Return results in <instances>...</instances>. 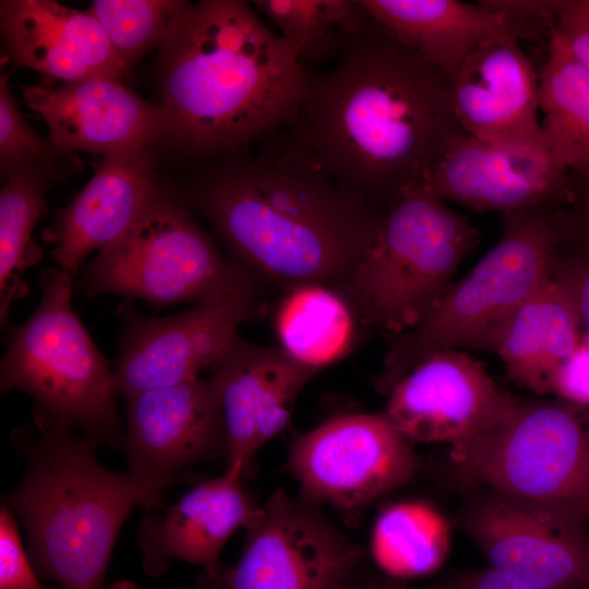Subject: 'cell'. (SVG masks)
<instances>
[{
  "instance_id": "1",
  "label": "cell",
  "mask_w": 589,
  "mask_h": 589,
  "mask_svg": "<svg viewBox=\"0 0 589 589\" xmlns=\"http://www.w3.org/2000/svg\"><path fill=\"white\" fill-rule=\"evenodd\" d=\"M260 144L214 157L180 197L260 285L338 288L373 245L386 209L333 179L286 130Z\"/></svg>"
},
{
  "instance_id": "2",
  "label": "cell",
  "mask_w": 589,
  "mask_h": 589,
  "mask_svg": "<svg viewBox=\"0 0 589 589\" xmlns=\"http://www.w3.org/2000/svg\"><path fill=\"white\" fill-rule=\"evenodd\" d=\"M286 131L333 179L386 211L405 188L426 179L464 132L448 76L375 19L346 41L327 72L310 75Z\"/></svg>"
},
{
  "instance_id": "3",
  "label": "cell",
  "mask_w": 589,
  "mask_h": 589,
  "mask_svg": "<svg viewBox=\"0 0 589 589\" xmlns=\"http://www.w3.org/2000/svg\"><path fill=\"white\" fill-rule=\"evenodd\" d=\"M163 141L214 158L289 129L310 74L247 1L189 2L158 47Z\"/></svg>"
},
{
  "instance_id": "4",
  "label": "cell",
  "mask_w": 589,
  "mask_h": 589,
  "mask_svg": "<svg viewBox=\"0 0 589 589\" xmlns=\"http://www.w3.org/2000/svg\"><path fill=\"white\" fill-rule=\"evenodd\" d=\"M10 440L26 468L3 504L26 530L38 576L60 589H103L130 513L137 506L157 509L169 488L190 481L187 472L157 477L107 469L97 459V441L61 426L25 423Z\"/></svg>"
},
{
  "instance_id": "5",
  "label": "cell",
  "mask_w": 589,
  "mask_h": 589,
  "mask_svg": "<svg viewBox=\"0 0 589 589\" xmlns=\"http://www.w3.org/2000/svg\"><path fill=\"white\" fill-rule=\"evenodd\" d=\"M566 205L502 213L500 241L440 306L417 327L384 335L387 351L377 388L386 394L411 368L444 349L495 352L514 314L551 275L555 251L567 237Z\"/></svg>"
},
{
  "instance_id": "6",
  "label": "cell",
  "mask_w": 589,
  "mask_h": 589,
  "mask_svg": "<svg viewBox=\"0 0 589 589\" xmlns=\"http://www.w3.org/2000/svg\"><path fill=\"white\" fill-rule=\"evenodd\" d=\"M480 232L425 181L405 188L349 278L336 288L359 322L392 335L423 323L454 286Z\"/></svg>"
},
{
  "instance_id": "7",
  "label": "cell",
  "mask_w": 589,
  "mask_h": 589,
  "mask_svg": "<svg viewBox=\"0 0 589 589\" xmlns=\"http://www.w3.org/2000/svg\"><path fill=\"white\" fill-rule=\"evenodd\" d=\"M38 283L39 304L13 327L1 359V393L28 394L35 423L70 429L99 445L123 444L112 369L71 308L73 275L49 268Z\"/></svg>"
},
{
  "instance_id": "8",
  "label": "cell",
  "mask_w": 589,
  "mask_h": 589,
  "mask_svg": "<svg viewBox=\"0 0 589 589\" xmlns=\"http://www.w3.org/2000/svg\"><path fill=\"white\" fill-rule=\"evenodd\" d=\"M468 480L589 522V406L524 400L489 430L450 446Z\"/></svg>"
},
{
  "instance_id": "9",
  "label": "cell",
  "mask_w": 589,
  "mask_h": 589,
  "mask_svg": "<svg viewBox=\"0 0 589 589\" xmlns=\"http://www.w3.org/2000/svg\"><path fill=\"white\" fill-rule=\"evenodd\" d=\"M248 280L255 279L223 255L184 201L158 184L132 227L85 266L79 288L88 297L122 294L165 306Z\"/></svg>"
},
{
  "instance_id": "10",
  "label": "cell",
  "mask_w": 589,
  "mask_h": 589,
  "mask_svg": "<svg viewBox=\"0 0 589 589\" xmlns=\"http://www.w3.org/2000/svg\"><path fill=\"white\" fill-rule=\"evenodd\" d=\"M412 442L385 413L329 418L291 441L288 466L303 498L352 512L409 482L418 470Z\"/></svg>"
},
{
  "instance_id": "11",
  "label": "cell",
  "mask_w": 589,
  "mask_h": 589,
  "mask_svg": "<svg viewBox=\"0 0 589 589\" xmlns=\"http://www.w3.org/2000/svg\"><path fill=\"white\" fill-rule=\"evenodd\" d=\"M259 289L257 281L248 280L160 318L125 310L127 322L112 368L116 395L199 377L237 335L238 327L257 315Z\"/></svg>"
},
{
  "instance_id": "12",
  "label": "cell",
  "mask_w": 589,
  "mask_h": 589,
  "mask_svg": "<svg viewBox=\"0 0 589 589\" xmlns=\"http://www.w3.org/2000/svg\"><path fill=\"white\" fill-rule=\"evenodd\" d=\"M221 589H346L360 548L315 505L281 490L257 505Z\"/></svg>"
},
{
  "instance_id": "13",
  "label": "cell",
  "mask_w": 589,
  "mask_h": 589,
  "mask_svg": "<svg viewBox=\"0 0 589 589\" xmlns=\"http://www.w3.org/2000/svg\"><path fill=\"white\" fill-rule=\"evenodd\" d=\"M424 181L444 201L501 214L569 204L575 193V179L543 129L533 137L498 141L461 132L447 144Z\"/></svg>"
},
{
  "instance_id": "14",
  "label": "cell",
  "mask_w": 589,
  "mask_h": 589,
  "mask_svg": "<svg viewBox=\"0 0 589 589\" xmlns=\"http://www.w3.org/2000/svg\"><path fill=\"white\" fill-rule=\"evenodd\" d=\"M462 526L490 567L545 589H589L588 522L579 517L489 490Z\"/></svg>"
},
{
  "instance_id": "15",
  "label": "cell",
  "mask_w": 589,
  "mask_h": 589,
  "mask_svg": "<svg viewBox=\"0 0 589 589\" xmlns=\"http://www.w3.org/2000/svg\"><path fill=\"white\" fill-rule=\"evenodd\" d=\"M385 414L412 443L465 442L508 417L521 401L460 349L420 361L385 394Z\"/></svg>"
},
{
  "instance_id": "16",
  "label": "cell",
  "mask_w": 589,
  "mask_h": 589,
  "mask_svg": "<svg viewBox=\"0 0 589 589\" xmlns=\"http://www.w3.org/2000/svg\"><path fill=\"white\" fill-rule=\"evenodd\" d=\"M23 94L26 105L46 122L56 156L147 151L166 134L164 107L145 101L120 79L60 82L43 76L25 86Z\"/></svg>"
},
{
  "instance_id": "17",
  "label": "cell",
  "mask_w": 589,
  "mask_h": 589,
  "mask_svg": "<svg viewBox=\"0 0 589 589\" xmlns=\"http://www.w3.org/2000/svg\"><path fill=\"white\" fill-rule=\"evenodd\" d=\"M220 409L226 466L245 472L253 457L288 425L294 402L317 373L277 346L235 335L208 368Z\"/></svg>"
},
{
  "instance_id": "18",
  "label": "cell",
  "mask_w": 589,
  "mask_h": 589,
  "mask_svg": "<svg viewBox=\"0 0 589 589\" xmlns=\"http://www.w3.org/2000/svg\"><path fill=\"white\" fill-rule=\"evenodd\" d=\"M123 445L130 471L177 476L195 462L224 456L226 440L211 381L200 376L124 396Z\"/></svg>"
},
{
  "instance_id": "19",
  "label": "cell",
  "mask_w": 589,
  "mask_h": 589,
  "mask_svg": "<svg viewBox=\"0 0 589 589\" xmlns=\"http://www.w3.org/2000/svg\"><path fill=\"white\" fill-rule=\"evenodd\" d=\"M243 474L240 466H226L163 514L148 510L142 517L136 539L148 575L161 574L173 560L199 565L211 575L221 572L224 546L237 529L247 527L257 507L244 489Z\"/></svg>"
},
{
  "instance_id": "20",
  "label": "cell",
  "mask_w": 589,
  "mask_h": 589,
  "mask_svg": "<svg viewBox=\"0 0 589 589\" xmlns=\"http://www.w3.org/2000/svg\"><path fill=\"white\" fill-rule=\"evenodd\" d=\"M448 80L453 111L465 133L489 141L542 133L538 75L514 34L480 44Z\"/></svg>"
},
{
  "instance_id": "21",
  "label": "cell",
  "mask_w": 589,
  "mask_h": 589,
  "mask_svg": "<svg viewBox=\"0 0 589 589\" xmlns=\"http://www.w3.org/2000/svg\"><path fill=\"white\" fill-rule=\"evenodd\" d=\"M0 26L11 59L50 80H122L129 73L104 28L87 11L52 0H2Z\"/></svg>"
},
{
  "instance_id": "22",
  "label": "cell",
  "mask_w": 589,
  "mask_h": 589,
  "mask_svg": "<svg viewBox=\"0 0 589 589\" xmlns=\"http://www.w3.org/2000/svg\"><path fill=\"white\" fill-rule=\"evenodd\" d=\"M157 187L149 149L103 156L92 179L43 231L58 267L74 276L92 251L120 239Z\"/></svg>"
},
{
  "instance_id": "23",
  "label": "cell",
  "mask_w": 589,
  "mask_h": 589,
  "mask_svg": "<svg viewBox=\"0 0 589 589\" xmlns=\"http://www.w3.org/2000/svg\"><path fill=\"white\" fill-rule=\"evenodd\" d=\"M361 2L397 41L416 51L447 76L483 41L504 34L516 36L506 19L479 2L478 4L457 0H361Z\"/></svg>"
},
{
  "instance_id": "24",
  "label": "cell",
  "mask_w": 589,
  "mask_h": 589,
  "mask_svg": "<svg viewBox=\"0 0 589 589\" xmlns=\"http://www.w3.org/2000/svg\"><path fill=\"white\" fill-rule=\"evenodd\" d=\"M581 337L568 298L550 275L508 322L495 353L514 383L539 395L551 394L554 376Z\"/></svg>"
},
{
  "instance_id": "25",
  "label": "cell",
  "mask_w": 589,
  "mask_h": 589,
  "mask_svg": "<svg viewBox=\"0 0 589 589\" xmlns=\"http://www.w3.org/2000/svg\"><path fill=\"white\" fill-rule=\"evenodd\" d=\"M74 155L31 163L5 178L0 191V322L11 327L12 302L23 298L27 284L23 273L43 260L44 252L32 238L37 220L46 213L45 194L57 181L82 168Z\"/></svg>"
},
{
  "instance_id": "26",
  "label": "cell",
  "mask_w": 589,
  "mask_h": 589,
  "mask_svg": "<svg viewBox=\"0 0 589 589\" xmlns=\"http://www.w3.org/2000/svg\"><path fill=\"white\" fill-rule=\"evenodd\" d=\"M359 324L345 297L322 284L285 290L273 317L277 347L316 372L351 350Z\"/></svg>"
},
{
  "instance_id": "27",
  "label": "cell",
  "mask_w": 589,
  "mask_h": 589,
  "mask_svg": "<svg viewBox=\"0 0 589 589\" xmlns=\"http://www.w3.org/2000/svg\"><path fill=\"white\" fill-rule=\"evenodd\" d=\"M546 60L538 75L541 124L575 180H589V73L554 27Z\"/></svg>"
},
{
  "instance_id": "28",
  "label": "cell",
  "mask_w": 589,
  "mask_h": 589,
  "mask_svg": "<svg viewBox=\"0 0 589 589\" xmlns=\"http://www.w3.org/2000/svg\"><path fill=\"white\" fill-rule=\"evenodd\" d=\"M450 528L433 505L420 501L390 504L377 516L371 551L377 565L393 577L430 574L445 561Z\"/></svg>"
},
{
  "instance_id": "29",
  "label": "cell",
  "mask_w": 589,
  "mask_h": 589,
  "mask_svg": "<svg viewBox=\"0 0 589 589\" xmlns=\"http://www.w3.org/2000/svg\"><path fill=\"white\" fill-rule=\"evenodd\" d=\"M251 3L293 46L304 67L336 60L346 41L363 34L374 21L361 0H254Z\"/></svg>"
},
{
  "instance_id": "30",
  "label": "cell",
  "mask_w": 589,
  "mask_h": 589,
  "mask_svg": "<svg viewBox=\"0 0 589 589\" xmlns=\"http://www.w3.org/2000/svg\"><path fill=\"white\" fill-rule=\"evenodd\" d=\"M190 1L94 0L88 9L128 70L159 47Z\"/></svg>"
},
{
  "instance_id": "31",
  "label": "cell",
  "mask_w": 589,
  "mask_h": 589,
  "mask_svg": "<svg viewBox=\"0 0 589 589\" xmlns=\"http://www.w3.org/2000/svg\"><path fill=\"white\" fill-rule=\"evenodd\" d=\"M56 157L47 139L25 121L13 97L8 76H0V170L3 178L31 163Z\"/></svg>"
},
{
  "instance_id": "32",
  "label": "cell",
  "mask_w": 589,
  "mask_h": 589,
  "mask_svg": "<svg viewBox=\"0 0 589 589\" xmlns=\"http://www.w3.org/2000/svg\"><path fill=\"white\" fill-rule=\"evenodd\" d=\"M551 278L568 298L582 336H589V250L564 239L553 256Z\"/></svg>"
},
{
  "instance_id": "33",
  "label": "cell",
  "mask_w": 589,
  "mask_h": 589,
  "mask_svg": "<svg viewBox=\"0 0 589 589\" xmlns=\"http://www.w3.org/2000/svg\"><path fill=\"white\" fill-rule=\"evenodd\" d=\"M0 589H48L25 552L15 515L4 504L0 509Z\"/></svg>"
},
{
  "instance_id": "34",
  "label": "cell",
  "mask_w": 589,
  "mask_h": 589,
  "mask_svg": "<svg viewBox=\"0 0 589 589\" xmlns=\"http://www.w3.org/2000/svg\"><path fill=\"white\" fill-rule=\"evenodd\" d=\"M565 0H481L480 4L502 15L519 38L545 28L552 31Z\"/></svg>"
},
{
  "instance_id": "35",
  "label": "cell",
  "mask_w": 589,
  "mask_h": 589,
  "mask_svg": "<svg viewBox=\"0 0 589 589\" xmlns=\"http://www.w3.org/2000/svg\"><path fill=\"white\" fill-rule=\"evenodd\" d=\"M555 28L577 61L589 73V16L575 5L574 0H565Z\"/></svg>"
},
{
  "instance_id": "36",
  "label": "cell",
  "mask_w": 589,
  "mask_h": 589,
  "mask_svg": "<svg viewBox=\"0 0 589 589\" xmlns=\"http://www.w3.org/2000/svg\"><path fill=\"white\" fill-rule=\"evenodd\" d=\"M447 589H545L504 570L486 567L454 577Z\"/></svg>"
},
{
  "instance_id": "37",
  "label": "cell",
  "mask_w": 589,
  "mask_h": 589,
  "mask_svg": "<svg viewBox=\"0 0 589 589\" xmlns=\"http://www.w3.org/2000/svg\"><path fill=\"white\" fill-rule=\"evenodd\" d=\"M567 237L566 241L589 250V180H575V193L566 205Z\"/></svg>"
},
{
  "instance_id": "38",
  "label": "cell",
  "mask_w": 589,
  "mask_h": 589,
  "mask_svg": "<svg viewBox=\"0 0 589 589\" xmlns=\"http://www.w3.org/2000/svg\"><path fill=\"white\" fill-rule=\"evenodd\" d=\"M201 585L202 589H216L219 585V575L205 574L204 580Z\"/></svg>"
},
{
  "instance_id": "39",
  "label": "cell",
  "mask_w": 589,
  "mask_h": 589,
  "mask_svg": "<svg viewBox=\"0 0 589 589\" xmlns=\"http://www.w3.org/2000/svg\"><path fill=\"white\" fill-rule=\"evenodd\" d=\"M366 589H408V588H406L405 586L400 585L397 581H387V582L370 586Z\"/></svg>"
},
{
  "instance_id": "40",
  "label": "cell",
  "mask_w": 589,
  "mask_h": 589,
  "mask_svg": "<svg viewBox=\"0 0 589 589\" xmlns=\"http://www.w3.org/2000/svg\"><path fill=\"white\" fill-rule=\"evenodd\" d=\"M108 589H139L136 585L128 580L112 582Z\"/></svg>"
},
{
  "instance_id": "41",
  "label": "cell",
  "mask_w": 589,
  "mask_h": 589,
  "mask_svg": "<svg viewBox=\"0 0 589 589\" xmlns=\"http://www.w3.org/2000/svg\"><path fill=\"white\" fill-rule=\"evenodd\" d=\"M575 5L589 16V0H574Z\"/></svg>"
},
{
  "instance_id": "42",
  "label": "cell",
  "mask_w": 589,
  "mask_h": 589,
  "mask_svg": "<svg viewBox=\"0 0 589 589\" xmlns=\"http://www.w3.org/2000/svg\"><path fill=\"white\" fill-rule=\"evenodd\" d=\"M581 342L586 346V348L589 350V336H582Z\"/></svg>"
}]
</instances>
